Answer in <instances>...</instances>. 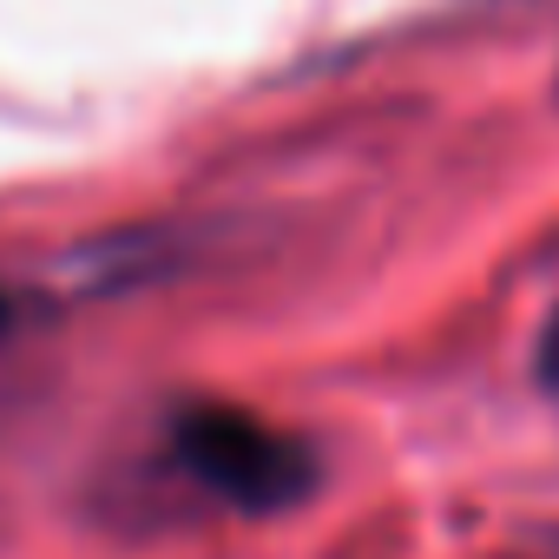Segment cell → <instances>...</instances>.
Listing matches in <instances>:
<instances>
[{
    "label": "cell",
    "instance_id": "6da1fadb",
    "mask_svg": "<svg viewBox=\"0 0 559 559\" xmlns=\"http://www.w3.org/2000/svg\"><path fill=\"white\" fill-rule=\"evenodd\" d=\"M165 467L230 513H284L317 493L323 454L310 435L276 428L230 402H191L165 421Z\"/></svg>",
    "mask_w": 559,
    "mask_h": 559
},
{
    "label": "cell",
    "instance_id": "7a4b0ae2",
    "mask_svg": "<svg viewBox=\"0 0 559 559\" xmlns=\"http://www.w3.org/2000/svg\"><path fill=\"white\" fill-rule=\"evenodd\" d=\"M533 382L559 402V304H552V317H546V330L533 343Z\"/></svg>",
    "mask_w": 559,
    "mask_h": 559
},
{
    "label": "cell",
    "instance_id": "3957f363",
    "mask_svg": "<svg viewBox=\"0 0 559 559\" xmlns=\"http://www.w3.org/2000/svg\"><path fill=\"white\" fill-rule=\"evenodd\" d=\"M14 323H21V304H14L8 290H0V343H8V336H14Z\"/></svg>",
    "mask_w": 559,
    "mask_h": 559
}]
</instances>
